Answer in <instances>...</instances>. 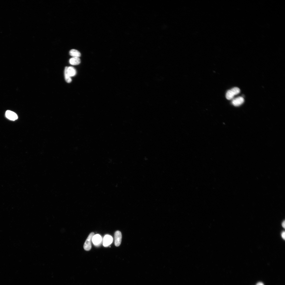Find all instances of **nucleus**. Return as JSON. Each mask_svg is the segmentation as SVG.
I'll use <instances>...</instances> for the list:
<instances>
[{"instance_id":"obj_1","label":"nucleus","mask_w":285,"mask_h":285,"mask_svg":"<svg viewBox=\"0 0 285 285\" xmlns=\"http://www.w3.org/2000/svg\"><path fill=\"white\" fill-rule=\"evenodd\" d=\"M240 92L239 88L237 87H234L227 91L226 94V98L228 100L231 99L235 95L239 93Z\"/></svg>"},{"instance_id":"obj_2","label":"nucleus","mask_w":285,"mask_h":285,"mask_svg":"<svg viewBox=\"0 0 285 285\" xmlns=\"http://www.w3.org/2000/svg\"><path fill=\"white\" fill-rule=\"evenodd\" d=\"M94 235V233L93 232H91L89 235L84 245L83 248L85 250L89 251L91 249L92 238Z\"/></svg>"},{"instance_id":"obj_3","label":"nucleus","mask_w":285,"mask_h":285,"mask_svg":"<svg viewBox=\"0 0 285 285\" xmlns=\"http://www.w3.org/2000/svg\"><path fill=\"white\" fill-rule=\"evenodd\" d=\"M115 244L116 246H119L121 244L122 239V234L120 231H117L115 233Z\"/></svg>"},{"instance_id":"obj_4","label":"nucleus","mask_w":285,"mask_h":285,"mask_svg":"<svg viewBox=\"0 0 285 285\" xmlns=\"http://www.w3.org/2000/svg\"><path fill=\"white\" fill-rule=\"evenodd\" d=\"M101 236L98 234L94 235L92 238V242L94 245L96 246H99L102 242Z\"/></svg>"},{"instance_id":"obj_5","label":"nucleus","mask_w":285,"mask_h":285,"mask_svg":"<svg viewBox=\"0 0 285 285\" xmlns=\"http://www.w3.org/2000/svg\"><path fill=\"white\" fill-rule=\"evenodd\" d=\"M113 238L112 236L109 235H105L103 239V245L104 247H107L112 243Z\"/></svg>"},{"instance_id":"obj_6","label":"nucleus","mask_w":285,"mask_h":285,"mask_svg":"<svg viewBox=\"0 0 285 285\" xmlns=\"http://www.w3.org/2000/svg\"><path fill=\"white\" fill-rule=\"evenodd\" d=\"M6 116L9 119L14 121L18 118L17 115L14 112L10 111L7 110L6 112Z\"/></svg>"},{"instance_id":"obj_7","label":"nucleus","mask_w":285,"mask_h":285,"mask_svg":"<svg viewBox=\"0 0 285 285\" xmlns=\"http://www.w3.org/2000/svg\"><path fill=\"white\" fill-rule=\"evenodd\" d=\"M244 99L241 97H239L233 99L232 102V104L235 106H238L242 104L244 102Z\"/></svg>"},{"instance_id":"obj_8","label":"nucleus","mask_w":285,"mask_h":285,"mask_svg":"<svg viewBox=\"0 0 285 285\" xmlns=\"http://www.w3.org/2000/svg\"><path fill=\"white\" fill-rule=\"evenodd\" d=\"M69 63L72 65H77L80 63V60L78 57H73L70 59Z\"/></svg>"},{"instance_id":"obj_9","label":"nucleus","mask_w":285,"mask_h":285,"mask_svg":"<svg viewBox=\"0 0 285 285\" xmlns=\"http://www.w3.org/2000/svg\"><path fill=\"white\" fill-rule=\"evenodd\" d=\"M69 53L70 55L73 57L79 58L81 56L80 52L75 49H72L70 50Z\"/></svg>"},{"instance_id":"obj_10","label":"nucleus","mask_w":285,"mask_h":285,"mask_svg":"<svg viewBox=\"0 0 285 285\" xmlns=\"http://www.w3.org/2000/svg\"><path fill=\"white\" fill-rule=\"evenodd\" d=\"M67 71L68 73L71 77L75 76L76 74V70L72 66L67 67Z\"/></svg>"},{"instance_id":"obj_11","label":"nucleus","mask_w":285,"mask_h":285,"mask_svg":"<svg viewBox=\"0 0 285 285\" xmlns=\"http://www.w3.org/2000/svg\"><path fill=\"white\" fill-rule=\"evenodd\" d=\"M67 67L65 68L64 71V77L65 81L68 83H70L72 81L71 77L69 75L67 71Z\"/></svg>"},{"instance_id":"obj_12","label":"nucleus","mask_w":285,"mask_h":285,"mask_svg":"<svg viewBox=\"0 0 285 285\" xmlns=\"http://www.w3.org/2000/svg\"><path fill=\"white\" fill-rule=\"evenodd\" d=\"M285 232L284 231H283L281 233V236L282 238L285 240Z\"/></svg>"},{"instance_id":"obj_13","label":"nucleus","mask_w":285,"mask_h":285,"mask_svg":"<svg viewBox=\"0 0 285 285\" xmlns=\"http://www.w3.org/2000/svg\"><path fill=\"white\" fill-rule=\"evenodd\" d=\"M285 221H284L282 223V226L284 228H285Z\"/></svg>"},{"instance_id":"obj_14","label":"nucleus","mask_w":285,"mask_h":285,"mask_svg":"<svg viewBox=\"0 0 285 285\" xmlns=\"http://www.w3.org/2000/svg\"><path fill=\"white\" fill-rule=\"evenodd\" d=\"M256 285H264L263 283L262 282H259L257 283Z\"/></svg>"}]
</instances>
